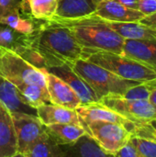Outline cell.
Segmentation results:
<instances>
[{
    "label": "cell",
    "mask_w": 156,
    "mask_h": 157,
    "mask_svg": "<svg viewBox=\"0 0 156 157\" xmlns=\"http://www.w3.org/2000/svg\"><path fill=\"white\" fill-rule=\"evenodd\" d=\"M26 45L42 57L46 68L85 59L84 48L70 29L53 18L36 19L34 30L27 35Z\"/></svg>",
    "instance_id": "1"
},
{
    "label": "cell",
    "mask_w": 156,
    "mask_h": 157,
    "mask_svg": "<svg viewBox=\"0 0 156 157\" xmlns=\"http://www.w3.org/2000/svg\"><path fill=\"white\" fill-rule=\"evenodd\" d=\"M51 18L67 27L85 52H122L125 40L96 14L74 19Z\"/></svg>",
    "instance_id": "2"
},
{
    "label": "cell",
    "mask_w": 156,
    "mask_h": 157,
    "mask_svg": "<svg viewBox=\"0 0 156 157\" xmlns=\"http://www.w3.org/2000/svg\"><path fill=\"white\" fill-rule=\"evenodd\" d=\"M70 65L90 86L99 100L107 96H123L128 89L140 83L123 79L85 59Z\"/></svg>",
    "instance_id": "3"
},
{
    "label": "cell",
    "mask_w": 156,
    "mask_h": 157,
    "mask_svg": "<svg viewBox=\"0 0 156 157\" xmlns=\"http://www.w3.org/2000/svg\"><path fill=\"white\" fill-rule=\"evenodd\" d=\"M85 60L97 64L126 80L143 83L156 79V69L122 54L109 52H85Z\"/></svg>",
    "instance_id": "4"
},
{
    "label": "cell",
    "mask_w": 156,
    "mask_h": 157,
    "mask_svg": "<svg viewBox=\"0 0 156 157\" xmlns=\"http://www.w3.org/2000/svg\"><path fill=\"white\" fill-rule=\"evenodd\" d=\"M0 76L13 85L26 83L47 89L43 71L31 65L10 50L4 49L0 55Z\"/></svg>",
    "instance_id": "5"
},
{
    "label": "cell",
    "mask_w": 156,
    "mask_h": 157,
    "mask_svg": "<svg viewBox=\"0 0 156 157\" xmlns=\"http://www.w3.org/2000/svg\"><path fill=\"white\" fill-rule=\"evenodd\" d=\"M82 126L103 150L113 155L125 146L131 137L124 126L113 122L91 121Z\"/></svg>",
    "instance_id": "6"
},
{
    "label": "cell",
    "mask_w": 156,
    "mask_h": 157,
    "mask_svg": "<svg viewBox=\"0 0 156 157\" xmlns=\"http://www.w3.org/2000/svg\"><path fill=\"white\" fill-rule=\"evenodd\" d=\"M99 103L123 116L132 123L146 122L156 119V107L149 100L128 99L120 96H107Z\"/></svg>",
    "instance_id": "7"
},
{
    "label": "cell",
    "mask_w": 156,
    "mask_h": 157,
    "mask_svg": "<svg viewBox=\"0 0 156 157\" xmlns=\"http://www.w3.org/2000/svg\"><path fill=\"white\" fill-rule=\"evenodd\" d=\"M11 116L17 135V153L25 155L46 134V126L38 116L22 113H13Z\"/></svg>",
    "instance_id": "8"
},
{
    "label": "cell",
    "mask_w": 156,
    "mask_h": 157,
    "mask_svg": "<svg viewBox=\"0 0 156 157\" xmlns=\"http://www.w3.org/2000/svg\"><path fill=\"white\" fill-rule=\"evenodd\" d=\"M49 73L65 82L78 96L82 105L97 103L99 98L90 87V86L72 68L70 64H62L60 66L45 68Z\"/></svg>",
    "instance_id": "9"
},
{
    "label": "cell",
    "mask_w": 156,
    "mask_h": 157,
    "mask_svg": "<svg viewBox=\"0 0 156 157\" xmlns=\"http://www.w3.org/2000/svg\"><path fill=\"white\" fill-rule=\"evenodd\" d=\"M41 70L46 78V86L51 104L74 110L82 105L76 93L65 82L49 73L46 69Z\"/></svg>",
    "instance_id": "10"
},
{
    "label": "cell",
    "mask_w": 156,
    "mask_h": 157,
    "mask_svg": "<svg viewBox=\"0 0 156 157\" xmlns=\"http://www.w3.org/2000/svg\"><path fill=\"white\" fill-rule=\"evenodd\" d=\"M81 125L86 124L91 121H107L120 124L124 126L130 132L131 131L133 123L120 115L119 113L109 109L101 103H91L86 105H81L75 109Z\"/></svg>",
    "instance_id": "11"
},
{
    "label": "cell",
    "mask_w": 156,
    "mask_h": 157,
    "mask_svg": "<svg viewBox=\"0 0 156 157\" xmlns=\"http://www.w3.org/2000/svg\"><path fill=\"white\" fill-rule=\"evenodd\" d=\"M95 14L108 22H140L144 17L139 10L127 7L115 0H103L98 3Z\"/></svg>",
    "instance_id": "12"
},
{
    "label": "cell",
    "mask_w": 156,
    "mask_h": 157,
    "mask_svg": "<svg viewBox=\"0 0 156 157\" xmlns=\"http://www.w3.org/2000/svg\"><path fill=\"white\" fill-rule=\"evenodd\" d=\"M121 54L156 69V40H125Z\"/></svg>",
    "instance_id": "13"
},
{
    "label": "cell",
    "mask_w": 156,
    "mask_h": 157,
    "mask_svg": "<svg viewBox=\"0 0 156 157\" xmlns=\"http://www.w3.org/2000/svg\"><path fill=\"white\" fill-rule=\"evenodd\" d=\"M0 102L11 113L37 116V109L29 105L18 89L9 81L0 76Z\"/></svg>",
    "instance_id": "14"
},
{
    "label": "cell",
    "mask_w": 156,
    "mask_h": 157,
    "mask_svg": "<svg viewBox=\"0 0 156 157\" xmlns=\"http://www.w3.org/2000/svg\"><path fill=\"white\" fill-rule=\"evenodd\" d=\"M37 116L45 125L51 124H76L81 125L75 110L53 104H44L37 108Z\"/></svg>",
    "instance_id": "15"
},
{
    "label": "cell",
    "mask_w": 156,
    "mask_h": 157,
    "mask_svg": "<svg viewBox=\"0 0 156 157\" xmlns=\"http://www.w3.org/2000/svg\"><path fill=\"white\" fill-rule=\"evenodd\" d=\"M17 153V141L11 113L0 102V157Z\"/></svg>",
    "instance_id": "16"
},
{
    "label": "cell",
    "mask_w": 156,
    "mask_h": 157,
    "mask_svg": "<svg viewBox=\"0 0 156 157\" xmlns=\"http://www.w3.org/2000/svg\"><path fill=\"white\" fill-rule=\"evenodd\" d=\"M97 5L93 0H57L54 17L64 19L80 18L96 13Z\"/></svg>",
    "instance_id": "17"
},
{
    "label": "cell",
    "mask_w": 156,
    "mask_h": 157,
    "mask_svg": "<svg viewBox=\"0 0 156 157\" xmlns=\"http://www.w3.org/2000/svg\"><path fill=\"white\" fill-rule=\"evenodd\" d=\"M66 157H116L103 150L87 133L72 145H60Z\"/></svg>",
    "instance_id": "18"
},
{
    "label": "cell",
    "mask_w": 156,
    "mask_h": 157,
    "mask_svg": "<svg viewBox=\"0 0 156 157\" xmlns=\"http://www.w3.org/2000/svg\"><path fill=\"white\" fill-rule=\"evenodd\" d=\"M46 132L59 145H72L87 133L82 125L76 124H51L46 126Z\"/></svg>",
    "instance_id": "19"
},
{
    "label": "cell",
    "mask_w": 156,
    "mask_h": 157,
    "mask_svg": "<svg viewBox=\"0 0 156 157\" xmlns=\"http://www.w3.org/2000/svg\"><path fill=\"white\" fill-rule=\"evenodd\" d=\"M106 22L124 40H156V30L140 22Z\"/></svg>",
    "instance_id": "20"
},
{
    "label": "cell",
    "mask_w": 156,
    "mask_h": 157,
    "mask_svg": "<svg viewBox=\"0 0 156 157\" xmlns=\"http://www.w3.org/2000/svg\"><path fill=\"white\" fill-rule=\"evenodd\" d=\"M27 157H66L63 149L46 134L26 154Z\"/></svg>",
    "instance_id": "21"
},
{
    "label": "cell",
    "mask_w": 156,
    "mask_h": 157,
    "mask_svg": "<svg viewBox=\"0 0 156 157\" xmlns=\"http://www.w3.org/2000/svg\"><path fill=\"white\" fill-rule=\"evenodd\" d=\"M26 34L0 23V47L14 52L18 46L26 45Z\"/></svg>",
    "instance_id": "22"
},
{
    "label": "cell",
    "mask_w": 156,
    "mask_h": 157,
    "mask_svg": "<svg viewBox=\"0 0 156 157\" xmlns=\"http://www.w3.org/2000/svg\"><path fill=\"white\" fill-rule=\"evenodd\" d=\"M0 23L5 24L15 30L22 33V34H30L35 28L36 19L33 17H28L25 16H21L20 12L12 13L5 17Z\"/></svg>",
    "instance_id": "23"
},
{
    "label": "cell",
    "mask_w": 156,
    "mask_h": 157,
    "mask_svg": "<svg viewBox=\"0 0 156 157\" xmlns=\"http://www.w3.org/2000/svg\"><path fill=\"white\" fill-rule=\"evenodd\" d=\"M30 14L35 19H50L57 11V0H31Z\"/></svg>",
    "instance_id": "24"
},
{
    "label": "cell",
    "mask_w": 156,
    "mask_h": 157,
    "mask_svg": "<svg viewBox=\"0 0 156 157\" xmlns=\"http://www.w3.org/2000/svg\"><path fill=\"white\" fill-rule=\"evenodd\" d=\"M156 85V79L153 81L139 83L138 85L131 87L126 91L123 96H120L128 99H137V100H148L150 94Z\"/></svg>",
    "instance_id": "25"
},
{
    "label": "cell",
    "mask_w": 156,
    "mask_h": 157,
    "mask_svg": "<svg viewBox=\"0 0 156 157\" xmlns=\"http://www.w3.org/2000/svg\"><path fill=\"white\" fill-rule=\"evenodd\" d=\"M14 52H16L18 56H20L26 62H28L29 63H30L31 65L35 66L36 68L40 70L46 68V64L42 57L37 52H35L33 49H31L30 47L27 45L18 46L14 51Z\"/></svg>",
    "instance_id": "26"
},
{
    "label": "cell",
    "mask_w": 156,
    "mask_h": 157,
    "mask_svg": "<svg viewBox=\"0 0 156 157\" xmlns=\"http://www.w3.org/2000/svg\"><path fill=\"white\" fill-rule=\"evenodd\" d=\"M131 132V135L148 139L156 143V119L146 122L133 123Z\"/></svg>",
    "instance_id": "27"
},
{
    "label": "cell",
    "mask_w": 156,
    "mask_h": 157,
    "mask_svg": "<svg viewBox=\"0 0 156 157\" xmlns=\"http://www.w3.org/2000/svg\"><path fill=\"white\" fill-rule=\"evenodd\" d=\"M130 143L143 157H156L155 142L131 135Z\"/></svg>",
    "instance_id": "28"
},
{
    "label": "cell",
    "mask_w": 156,
    "mask_h": 157,
    "mask_svg": "<svg viewBox=\"0 0 156 157\" xmlns=\"http://www.w3.org/2000/svg\"><path fill=\"white\" fill-rule=\"evenodd\" d=\"M20 12V0H0V21L9 14Z\"/></svg>",
    "instance_id": "29"
},
{
    "label": "cell",
    "mask_w": 156,
    "mask_h": 157,
    "mask_svg": "<svg viewBox=\"0 0 156 157\" xmlns=\"http://www.w3.org/2000/svg\"><path fill=\"white\" fill-rule=\"evenodd\" d=\"M138 10L145 16L152 15L156 12V0H140Z\"/></svg>",
    "instance_id": "30"
},
{
    "label": "cell",
    "mask_w": 156,
    "mask_h": 157,
    "mask_svg": "<svg viewBox=\"0 0 156 157\" xmlns=\"http://www.w3.org/2000/svg\"><path fill=\"white\" fill-rule=\"evenodd\" d=\"M114 155L116 157H143L130 142Z\"/></svg>",
    "instance_id": "31"
},
{
    "label": "cell",
    "mask_w": 156,
    "mask_h": 157,
    "mask_svg": "<svg viewBox=\"0 0 156 157\" xmlns=\"http://www.w3.org/2000/svg\"><path fill=\"white\" fill-rule=\"evenodd\" d=\"M140 23L154 29V30H156V12L152 15L143 17V19L140 21Z\"/></svg>",
    "instance_id": "32"
},
{
    "label": "cell",
    "mask_w": 156,
    "mask_h": 157,
    "mask_svg": "<svg viewBox=\"0 0 156 157\" xmlns=\"http://www.w3.org/2000/svg\"><path fill=\"white\" fill-rule=\"evenodd\" d=\"M31 0H20V11L22 12L23 16L28 17H32L30 14V4Z\"/></svg>",
    "instance_id": "33"
},
{
    "label": "cell",
    "mask_w": 156,
    "mask_h": 157,
    "mask_svg": "<svg viewBox=\"0 0 156 157\" xmlns=\"http://www.w3.org/2000/svg\"><path fill=\"white\" fill-rule=\"evenodd\" d=\"M115 1L124 5L127 7L138 10V5H139V1L140 0H115Z\"/></svg>",
    "instance_id": "34"
},
{
    "label": "cell",
    "mask_w": 156,
    "mask_h": 157,
    "mask_svg": "<svg viewBox=\"0 0 156 157\" xmlns=\"http://www.w3.org/2000/svg\"><path fill=\"white\" fill-rule=\"evenodd\" d=\"M8 157H27L24 154H21V153H17V154H15V155H11V156H8Z\"/></svg>",
    "instance_id": "35"
},
{
    "label": "cell",
    "mask_w": 156,
    "mask_h": 157,
    "mask_svg": "<svg viewBox=\"0 0 156 157\" xmlns=\"http://www.w3.org/2000/svg\"><path fill=\"white\" fill-rule=\"evenodd\" d=\"M93 1L95 2V4H96V5H97L98 3H100V2H101V1H103V0H93Z\"/></svg>",
    "instance_id": "36"
},
{
    "label": "cell",
    "mask_w": 156,
    "mask_h": 157,
    "mask_svg": "<svg viewBox=\"0 0 156 157\" xmlns=\"http://www.w3.org/2000/svg\"><path fill=\"white\" fill-rule=\"evenodd\" d=\"M3 51H4V48H2V47H0V55L2 54V52H3Z\"/></svg>",
    "instance_id": "37"
}]
</instances>
